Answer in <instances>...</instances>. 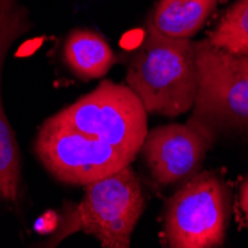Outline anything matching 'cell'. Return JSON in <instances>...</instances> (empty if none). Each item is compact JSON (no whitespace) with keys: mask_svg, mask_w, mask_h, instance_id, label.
Segmentation results:
<instances>
[{"mask_svg":"<svg viewBox=\"0 0 248 248\" xmlns=\"http://www.w3.org/2000/svg\"><path fill=\"white\" fill-rule=\"evenodd\" d=\"M229 192L216 172H196L170 199L164 238L171 248H213L224 242Z\"/></svg>","mask_w":248,"mask_h":248,"instance_id":"3957f363","label":"cell"},{"mask_svg":"<svg viewBox=\"0 0 248 248\" xmlns=\"http://www.w3.org/2000/svg\"><path fill=\"white\" fill-rule=\"evenodd\" d=\"M88 137L137 156L147 134V111L128 86L103 80L94 91L51 116Z\"/></svg>","mask_w":248,"mask_h":248,"instance_id":"7a4b0ae2","label":"cell"},{"mask_svg":"<svg viewBox=\"0 0 248 248\" xmlns=\"http://www.w3.org/2000/svg\"><path fill=\"white\" fill-rule=\"evenodd\" d=\"M239 204H241V210L242 214L245 217V221L248 224V177L241 186V193H239Z\"/></svg>","mask_w":248,"mask_h":248,"instance_id":"7c38bea8","label":"cell"},{"mask_svg":"<svg viewBox=\"0 0 248 248\" xmlns=\"http://www.w3.org/2000/svg\"><path fill=\"white\" fill-rule=\"evenodd\" d=\"M27 8L19 0H0V88L8 51L31 29ZM21 157L12 126L6 119L0 91V201L16 204L21 198Z\"/></svg>","mask_w":248,"mask_h":248,"instance_id":"ba28073f","label":"cell"},{"mask_svg":"<svg viewBox=\"0 0 248 248\" xmlns=\"http://www.w3.org/2000/svg\"><path fill=\"white\" fill-rule=\"evenodd\" d=\"M62 57L69 70L80 80L101 79L116 62V55L108 42L88 29L70 31L64 42Z\"/></svg>","mask_w":248,"mask_h":248,"instance_id":"9c48e42d","label":"cell"},{"mask_svg":"<svg viewBox=\"0 0 248 248\" xmlns=\"http://www.w3.org/2000/svg\"><path fill=\"white\" fill-rule=\"evenodd\" d=\"M198 93L192 118L216 134L221 129H248V75L236 54L195 42Z\"/></svg>","mask_w":248,"mask_h":248,"instance_id":"5b68a950","label":"cell"},{"mask_svg":"<svg viewBox=\"0 0 248 248\" xmlns=\"http://www.w3.org/2000/svg\"><path fill=\"white\" fill-rule=\"evenodd\" d=\"M218 0H157L147 18V30L168 37L190 39L207 22Z\"/></svg>","mask_w":248,"mask_h":248,"instance_id":"30bf717a","label":"cell"},{"mask_svg":"<svg viewBox=\"0 0 248 248\" xmlns=\"http://www.w3.org/2000/svg\"><path fill=\"white\" fill-rule=\"evenodd\" d=\"M239 58V62L242 65V69L245 70V73L248 75V54H244V55H238Z\"/></svg>","mask_w":248,"mask_h":248,"instance_id":"4fadbf2b","label":"cell"},{"mask_svg":"<svg viewBox=\"0 0 248 248\" xmlns=\"http://www.w3.org/2000/svg\"><path fill=\"white\" fill-rule=\"evenodd\" d=\"M144 210L139 177L129 165L85 186L73 211L72 231H83L106 248H128Z\"/></svg>","mask_w":248,"mask_h":248,"instance_id":"277c9868","label":"cell"},{"mask_svg":"<svg viewBox=\"0 0 248 248\" xmlns=\"http://www.w3.org/2000/svg\"><path fill=\"white\" fill-rule=\"evenodd\" d=\"M207 40L236 55L248 54V0H236Z\"/></svg>","mask_w":248,"mask_h":248,"instance_id":"8fae6325","label":"cell"},{"mask_svg":"<svg viewBox=\"0 0 248 248\" xmlns=\"http://www.w3.org/2000/svg\"><path fill=\"white\" fill-rule=\"evenodd\" d=\"M126 83L147 113L170 118L186 113L199 85L195 42L146 30L128 61Z\"/></svg>","mask_w":248,"mask_h":248,"instance_id":"6da1fadb","label":"cell"},{"mask_svg":"<svg viewBox=\"0 0 248 248\" xmlns=\"http://www.w3.org/2000/svg\"><path fill=\"white\" fill-rule=\"evenodd\" d=\"M216 132L195 118L147 131L140 152L152 177L171 186L193 177L210 150Z\"/></svg>","mask_w":248,"mask_h":248,"instance_id":"52a82bcc","label":"cell"},{"mask_svg":"<svg viewBox=\"0 0 248 248\" xmlns=\"http://www.w3.org/2000/svg\"><path fill=\"white\" fill-rule=\"evenodd\" d=\"M34 150L43 167L57 180L75 186H86L134 161L131 155L52 118L39 129Z\"/></svg>","mask_w":248,"mask_h":248,"instance_id":"8992f818","label":"cell"}]
</instances>
